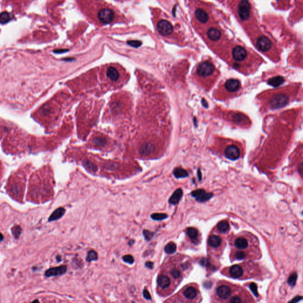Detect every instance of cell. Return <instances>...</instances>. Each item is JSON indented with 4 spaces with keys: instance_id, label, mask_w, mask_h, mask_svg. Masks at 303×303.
<instances>
[{
    "instance_id": "1",
    "label": "cell",
    "mask_w": 303,
    "mask_h": 303,
    "mask_svg": "<svg viewBox=\"0 0 303 303\" xmlns=\"http://www.w3.org/2000/svg\"><path fill=\"white\" fill-rule=\"evenodd\" d=\"M81 11L91 22L98 26L126 22L118 9L103 0H77Z\"/></svg>"
},
{
    "instance_id": "2",
    "label": "cell",
    "mask_w": 303,
    "mask_h": 303,
    "mask_svg": "<svg viewBox=\"0 0 303 303\" xmlns=\"http://www.w3.org/2000/svg\"><path fill=\"white\" fill-rule=\"evenodd\" d=\"M254 55L249 50L241 44H235L226 49L225 59L231 66L244 73L252 72L256 65L253 64Z\"/></svg>"
},
{
    "instance_id": "3",
    "label": "cell",
    "mask_w": 303,
    "mask_h": 303,
    "mask_svg": "<svg viewBox=\"0 0 303 303\" xmlns=\"http://www.w3.org/2000/svg\"><path fill=\"white\" fill-rule=\"evenodd\" d=\"M193 76L201 86L211 88L219 76V72L213 62L210 60L201 62L194 69Z\"/></svg>"
},
{
    "instance_id": "4",
    "label": "cell",
    "mask_w": 303,
    "mask_h": 303,
    "mask_svg": "<svg viewBox=\"0 0 303 303\" xmlns=\"http://www.w3.org/2000/svg\"><path fill=\"white\" fill-rule=\"evenodd\" d=\"M203 38L209 45L210 48L218 53L219 48L223 49V46L227 42L225 33L218 26H212L206 28L205 33H203Z\"/></svg>"
},
{
    "instance_id": "5",
    "label": "cell",
    "mask_w": 303,
    "mask_h": 303,
    "mask_svg": "<svg viewBox=\"0 0 303 303\" xmlns=\"http://www.w3.org/2000/svg\"><path fill=\"white\" fill-rule=\"evenodd\" d=\"M229 4L231 10L241 23L246 24L251 19L252 7L249 0H231Z\"/></svg>"
},
{
    "instance_id": "6",
    "label": "cell",
    "mask_w": 303,
    "mask_h": 303,
    "mask_svg": "<svg viewBox=\"0 0 303 303\" xmlns=\"http://www.w3.org/2000/svg\"><path fill=\"white\" fill-rule=\"evenodd\" d=\"M242 89L240 82L235 78L226 79L221 83L220 86L215 91L216 98L225 99L235 97L239 94Z\"/></svg>"
},
{
    "instance_id": "7",
    "label": "cell",
    "mask_w": 303,
    "mask_h": 303,
    "mask_svg": "<svg viewBox=\"0 0 303 303\" xmlns=\"http://www.w3.org/2000/svg\"><path fill=\"white\" fill-rule=\"evenodd\" d=\"M220 150L221 154L229 159L237 160L242 156L243 150L242 145L237 142L220 139Z\"/></svg>"
},
{
    "instance_id": "8",
    "label": "cell",
    "mask_w": 303,
    "mask_h": 303,
    "mask_svg": "<svg viewBox=\"0 0 303 303\" xmlns=\"http://www.w3.org/2000/svg\"><path fill=\"white\" fill-rule=\"evenodd\" d=\"M193 23L197 28H204L208 27V24H211L212 16L211 11L206 8L205 5H197L193 10Z\"/></svg>"
},
{
    "instance_id": "9",
    "label": "cell",
    "mask_w": 303,
    "mask_h": 303,
    "mask_svg": "<svg viewBox=\"0 0 303 303\" xmlns=\"http://www.w3.org/2000/svg\"><path fill=\"white\" fill-rule=\"evenodd\" d=\"M155 26L158 33L166 38H172L175 33L172 23L166 18L158 19L155 22Z\"/></svg>"
},
{
    "instance_id": "10",
    "label": "cell",
    "mask_w": 303,
    "mask_h": 303,
    "mask_svg": "<svg viewBox=\"0 0 303 303\" xmlns=\"http://www.w3.org/2000/svg\"><path fill=\"white\" fill-rule=\"evenodd\" d=\"M226 119L234 124L240 127H247L250 124V120L248 117L239 112L228 113L226 116Z\"/></svg>"
},
{
    "instance_id": "11",
    "label": "cell",
    "mask_w": 303,
    "mask_h": 303,
    "mask_svg": "<svg viewBox=\"0 0 303 303\" xmlns=\"http://www.w3.org/2000/svg\"><path fill=\"white\" fill-rule=\"evenodd\" d=\"M255 45L258 49L264 53H268L272 48V43L268 38L261 36L255 41Z\"/></svg>"
},
{
    "instance_id": "12",
    "label": "cell",
    "mask_w": 303,
    "mask_h": 303,
    "mask_svg": "<svg viewBox=\"0 0 303 303\" xmlns=\"http://www.w3.org/2000/svg\"><path fill=\"white\" fill-rule=\"evenodd\" d=\"M288 100V98L287 97V95L279 93L276 94L274 98H272L270 103L272 108L275 109L285 105L287 104Z\"/></svg>"
},
{
    "instance_id": "13",
    "label": "cell",
    "mask_w": 303,
    "mask_h": 303,
    "mask_svg": "<svg viewBox=\"0 0 303 303\" xmlns=\"http://www.w3.org/2000/svg\"><path fill=\"white\" fill-rule=\"evenodd\" d=\"M191 195L199 202H204L209 200L213 197V194L207 193L203 189H199L193 191Z\"/></svg>"
},
{
    "instance_id": "14",
    "label": "cell",
    "mask_w": 303,
    "mask_h": 303,
    "mask_svg": "<svg viewBox=\"0 0 303 303\" xmlns=\"http://www.w3.org/2000/svg\"><path fill=\"white\" fill-rule=\"evenodd\" d=\"M66 271H67V266L66 265H62L58 267L52 268L47 270L44 273V275L46 277L62 275L65 274Z\"/></svg>"
},
{
    "instance_id": "15",
    "label": "cell",
    "mask_w": 303,
    "mask_h": 303,
    "mask_svg": "<svg viewBox=\"0 0 303 303\" xmlns=\"http://www.w3.org/2000/svg\"><path fill=\"white\" fill-rule=\"evenodd\" d=\"M217 294L221 300H227L231 295V289L227 285H221L217 289Z\"/></svg>"
},
{
    "instance_id": "16",
    "label": "cell",
    "mask_w": 303,
    "mask_h": 303,
    "mask_svg": "<svg viewBox=\"0 0 303 303\" xmlns=\"http://www.w3.org/2000/svg\"><path fill=\"white\" fill-rule=\"evenodd\" d=\"M243 270L242 267L238 265L231 266L229 269V274L233 278H239L243 275Z\"/></svg>"
},
{
    "instance_id": "17",
    "label": "cell",
    "mask_w": 303,
    "mask_h": 303,
    "mask_svg": "<svg viewBox=\"0 0 303 303\" xmlns=\"http://www.w3.org/2000/svg\"><path fill=\"white\" fill-rule=\"evenodd\" d=\"M107 76L113 81H117L120 78V73L118 70L113 66H109L106 71Z\"/></svg>"
},
{
    "instance_id": "18",
    "label": "cell",
    "mask_w": 303,
    "mask_h": 303,
    "mask_svg": "<svg viewBox=\"0 0 303 303\" xmlns=\"http://www.w3.org/2000/svg\"><path fill=\"white\" fill-rule=\"evenodd\" d=\"M66 210L63 207H59L55 210L49 217V221H54L60 219L65 215Z\"/></svg>"
},
{
    "instance_id": "19",
    "label": "cell",
    "mask_w": 303,
    "mask_h": 303,
    "mask_svg": "<svg viewBox=\"0 0 303 303\" xmlns=\"http://www.w3.org/2000/svg\"><path fill=\"white\" fill-rule=\"evenodd\" d=\"M182 194H183V192H182V189L181 188L177 189L176 191L173 193V194L170 197L169 200V203H171V204H174V205L178 204L179 203L180 199H181V197H182Z\"/></svg>"
},
{
    "instance_id": "20",
    "label": "cell",
    "mask_w": 303,
    "mask_h": 303,
    "mask_svg": "<svg viewBox=\"0 0 303 303\" xmlns=\"http://www.w3.org/2000/svg\"><path fill=\"white\" fill-rule=\"evenodd\" d=\"M171 284L170 279L166 275H160L158 278V284L161 288H166Z\"/></svg>"
},
{
    "instance_id": "21",
    "label": "cell",
    "mask_w": 303,
    "mask_h": 303,
    "mask_svg": "<svg viewBox=\"0 0 303 303\" xmlns=\"http://www.w3.org/2000/svg\"><path fill=\"white\" fill-rule=\"evenodd\" d=\"M184 295L188 300H193L196 297L197 292L195 288L189 287L187 288L183 292Z\"/></svg>"
},
{
    "instance_id": "22",
    "label": "cell",
    "mask_w": 303,
    "mask_h": 303,
    "mask_svg": "<svg viewBox=\"0 0 303 303\" xmlns=\"http://www.w3.org/2000/svg\"><path fill=\"white\" fill-rule=\"evenodd\" d=\"M209 245L212 248H217L220 246L221 239L218 236L212 235L209 239Z\"/></svg>"
},
{
    "instance_id": "23",
    "label": "cell",
    "mask_w": 303,
    "mask_h": 303,
    "mask_svg": "<svg viewBox=\"0 0 303 303\" xmlns=\"http://www.w3.org/2000/svg\"><path fill=\"white\" fill-rule=\"evenodd\" d=\"M235 245L239 249H245L248 246V240L244 237H239L235 240Z\"/></svg>"
},
{
    "instance_id": "24",
    "label": "cell",
    "mask_w": 303,
    "mask_h": 303,
    "mask_svg": "<svg viewBox=\"0 0 303 303\" xmlns=\"http://www.w3.org/2000/svg\"><path fill=\"white\" fill-rule=\"evenodd\" d=\"M83 165L86 168L87 170H88V171H89L91 172L95 173L96 171H97V165L95 164H94L93 162H92L89 160H85L83 162Z\"/></svg>"
},
{
    "instance_id": "25",
    "label": "cell",
    "mask_w": 303,
    "mask_h": 303,
    "mask_svg": "<svg viewBox=\"0 0 303 303\" xmlns=\"http://www.w3.org/2000/svg\"><path fill=\"white\" fill-rule=\"evenodd\" d=\"M174 175L177 178H181L187 177L188 174L187 172L185 169L181 168H177L174 171Z\"/></svg>"
},
{
    "instance_id": "26",
    "label": "cell",
    "mask_w": 303,
    "mask_h": 303,
    "mask_svg": "<svg viewBox=\"0 0 303 303\" xmlns=\"http://www.w3.org/2000/svg\"><path fill=\"white\" fill-rule=\"evenodd\" d=\"M229 225L226 221H221L217 225V228L221 233H226L229 230Z\"/></svg>"
},
{
    "instance_id": "27",
    "label": "cell",
    "mask_w": 303,
    "mask_h": 303,
    "mask_svg": "<svg viewBox=\"0 0 303 303\" xmlns=\"http://www.w3.org/2000/svg\"><path fill=\"white\" fill-rule=\"evenodd\" d=\"M98 258V254L93 250H89L87 254V256L86 257V261L88 262H91L94 260H97Z\"/></svg>"
},
{
    "instance_id": "28",
    "label": "cell",
    "mask_w": 303,
    "mask_h": 303,
    "mask_svg": "<svg viewBox=\"0 0 303 303\" xmlns=\"http://www.w3.org/2000/svg\"><path fill=\"white\" fill-rule=\"evenodd\" d=\"M176 250V245L174 242L169 243L165 247V251L166 253L172 254L174 253Z\"/></svg>"
},
{
    "instance_id": "29",
    "label": "cell",
    "mask_w": 303,
    "mask_h": 303,
    "mask_svg": "<svg viewBox=\"0 0 303 303\" xmlns=\"http://www.w3.org/2000/svg\"><path fill=\"white\" fill-rule=\"evenodd\" d=\"M187 235L191 239H196L198 237L199 231L194 227H189L187 229Z\"/></svg>"
},
{
    "instance_id": "30",
    "label": "cell",
    "mask_w": 303,
    "mask_h": 303,
    "mask_svg": "<svg viewBox=\"0 0 303 303\" xmlns=\"http://www.w3.org/2000/svg\"><path fill=\"white\" fill-rule=\"evenodd\" d=\"M93 143L94 144L98 146L99 147L104 146V145L107 144V141L104 138L102 137H96L93 139Z\"/></svg>"
},
{
    "instance_id": "31",
    "label": "cell",
    "mask_w": 303,
    "mask_h": 303,
    "mask_svg": "<svg viewBox=\"0 0 303 303\" xmlns=\"http://www.w3.org/2000/svg\"><path fill=\"white\" fill-rule=\"evenodd\" d=\"M11 231H12V234H13V236L15 237L16 239H18L22 234V229L20 226H15L12 228Z\"/></svg>"
},
{
    "instance_id": "32",
    "label": "cell",
    "mask_w": 303,
    "mask_h": 303,
    "mask_svg": "<svg viewBox=\"0 0 303 303\" xmlns=\"http://www.w3.org/2000/svg\"><path fill=\"white\" fill-rule=\"evenodd\" d=\"M151 217L154 220H162L168 217V215L163 213H154L151 215Z\"/></svg>"
},
{
    "instance_id": "33",
    "label": "cell",
    "mask_w": 303,
    "mask_h": 303,
    "mask_svg": "<svg viewBox=\"0 0 303 303\" xmlns=\"http://www.w3.org/2000/svg\"><path fill=\"white\" fill-rule=\"evenodd\" d=\"M297 279V274L296 273H293L288 278V284L291 287H294L296 283Z\"/></svg>"
},
{
    "instance_id": "34",
    "label": "cell",
    "mask_w": 303,
    "mask_h": 303,
    "mask_svg": "<svg viewBox=\"0 0 303 303\" xmlns=\"http://www.w3.org/2000/svg\"><path fill=\"white\" fill-rule=\"evenodd\" d=\"M283 81L282 78L278 77L274 78V79H272L270 81L269 83L273 85V86H278Z\"/></svg>"
},
{
    "instance_id": "35",
    "label": "cell",
    "mask_w": 303,
    "mask_h": 303,
    "mask_svg": "<svg viewBox=\"0 0 303 303\" xmlns=\"http://www.w3.org/2000/svg\"><path fill=\"white\" fill-rule=\"evenodd\" d=\"M123 260L126 262V263H128L129 264H133L134 262V258L133 257L132 255H125L123 257Z\"/></svg>"
},
{
    "instance_id": "36",
    "label": "cell",
    "mask_w": 303,
    "mask_h": 303,
    "mask_svg": "<svg viewBox=\"0 0 303 303\" xmlns=\"http://www.w3.org/2000/svg\"><path fill=\"white\" fill-rule=\"evenodd\" d=\"M246 254L242 251H237L235 255V258L238 260H242L245 259L246 258Z\"/></svg>"
},
{
    "instance_id": "37",
    "label": "cell",
    "mask_w": 303,
    "mask_h": 303,
    "mask_svg": "<svg viewBox=\"0 0 303 303\" xmlns=\"http://www.w3.org/2000/svg\"><path fill=\"white\" fill-rule=\"evenodd\" d=\"M171 275L174 278L178 279L181 276V272L180 271L177 270V269H173L171 271Z\"/></svg>"
},
{
    "instance_id": "38",
    "label": "cell",
    "mask_w": 303,
    "mask_h": 303,
    "mask_svg": "<svg viewBox=\"0 0 303 303\" xmlns=\"http://www.w3.org/2000/svg\"><path fill=\"white\" fill-rule=\"evenodd\" d=\"M249 287L251 290V291H252V292L254 293V295L257 297H258V289H257V286L255 284V283H252L250 284L249 285Z\"/></svg>"
},
{
    "instance_id": "39",
    "label": "cell",
    "mask_w": 303,
    "mask_h": 303,
    "mask_svg": "<svg viewBox=\"0 0 303 303\" xmlns=\"http://www.w3.org/2000/svg\"><path fill=\"white\" fill-rule=\"evenodd\" d=\"M10 20V17H8V13H3L1 14V23L3 24L4 23L7 22Z\"/></svg>"
},
{
    "instance_id": "40",
    "label": "cell",
    "mask_w": 303,
    "mask_h": 303,
    "mask_svg": "<svg viewBox=\"0 0 303 303\" xmlns=\"http://www.w3.org/2000/svg\"><path fill=\"white\" fill-rule=\"evenodd\" d=\"M144 236L145 237V239L147 240H149L153 236L154 233L148 230H144Z\"/></svg>"
},
{
    "instance_id": "41",
    "label": "cell",
    "mask_w": 303,
    "mask_h": 303,
    "mask_svg": "<svg viewBox=\"0 0 303 303\" xmlns=\"http://www.w3.org/2000/svg\"><path fill=\"white\" fill-rule=\"evenodd\" d=\"M229 302L231 303H240L242 302L241 298L238 296H235L231 298Z\"/></svg>"
},
{
    "instance_id": "42",
    "label": "cell",
    "mask_w": 303,
    "mask_h": 303,
    "mask_svg": "<svg viewBox=\"0 0 303 303\" xmlns=\"http://www.w3.org/2000/svg\"><path fill=\"white\" fill-rule=\"evenodd\" d=\"M12 191L14 194H17L20 192V188L19 187L18 185H15L12 188Z\"/></svg>"
},
{
    "instance_id": "43",
    "label": "cell",
    "mask_w": 303,
    "mask_h": 303,
    "mask_svg": "<svg viewBox=\"0 0 303 303\" xmlns=\"http://www.w3.org/2000/svg\"><path fill=\"white\" fill-rule=\"evenodd\" d=\"M143 293H144V297L146 299H147V300H151V296H150L149 292H148V291L147 290H144Z\"/></svg>"
},
{
    "instance_id": "44",
    "label": "cell",
    "mask_w": 303,
    "mask_h": 303,
    "mask_svg": "<svg viewBox=\"0 0 303 303\" xmlns=\"http://www.w3.org/2000/svg\"><path fill=\"white\" fill-rule=\"evenodd\" d=\"M146 266L149 268L150 269H152L153 268V266H154V264L152 262H147L146 263Z\"/></svg>"
},
{
    "instance_id": "45",
    "label": "cell",
    "mask_w": 303,
    "mask_h": 303,
    "mask_svg": "<svg viewBox=\"0 0 303 303\" xmlns=\"http://www.w3.org/2000/svg\"><path fill=\"white\" fill-rule=\"evenodd\" d=\"M301 299H302L301 297H297L294 298L291 301V302H298Z\"/></svg>"
},
{
    "instance_id": "46",
    "label": "cell",
    "mask_w": 303,
    "mask_h": 303,
    "mask_svg": "<svg viewBox=\"0 0 303 303\" xmlns=\"http://www.w3.org/2000/svg\"><path fill=\"white\" fill-rule=\"evenodd\" d=\"M56 260H58V262H60V261H61V256H60V255H58V256H56Z\"/></svg>"
},
{
    "instance_id": "47",
    "label": "cell",
    "mask_w": 303,
    "mask_h": 303,
    "mask_svg": "<svg viewBox=\"0 0 303 303\" xmlns=\"http://www.w3.org/2000/svg\"><path fill=\"white\" fill-rule=\"evenodd\" d=\"M116 1H128V0H116Z\"/></svg>"
},
{
    "instance_id": "48",
    "label": "cell",
    "mask_w": 303,
    "mask_h": 303,
    "mask_svg": "<svg viewBox=\"0 0 303 303\" xmlns=\"http://www.w3.org/2000/svg\"><path fill=\"white\" fill-rule=\"evenodd\" d=\"M1 237H1V241H3V235H1Z\"/></svg>"
},
{
    "instance_id": "49",
    "label": "cell",
    "mask_w": 303,
    "mask_h": 303,
    "mask_svg": "<svg viewBox=\"0 0 303 303\" xmlns=\"http://www.w3.org/2000/svg\"><path fill=\"white\" fill-rule=\"evenodd\" d=\"M217 1H220V2H222V1H224V0H217Z\"/></svg>"
},
{
    "instance_id": "50",
    "label": "cell",
    "mask_w": 303,
    "mask_h": 303,
    "mask_svg": "<svg viewBox=\"0 0 303 303\" xmlns=\"http://www.w3.org/2000/svg\"></svg>"
}]
</instances>
